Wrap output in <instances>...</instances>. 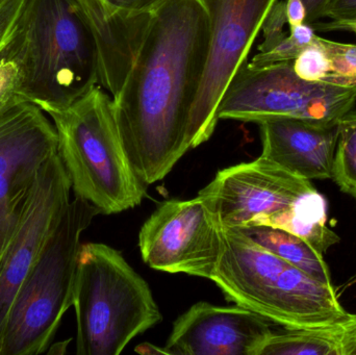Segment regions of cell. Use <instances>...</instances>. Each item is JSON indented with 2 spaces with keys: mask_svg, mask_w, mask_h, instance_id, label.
<instances>
[{
  "mask_svg": "<svg viewBox=\"0 0 356 355\" xmlns=\"http://www.w3.org/2000/svg\"><path fill=\"white\" fill-rule=\"evenodd\" d=\"M211 17L201 0L154 10L131 70L113 96L129 162L146 185L193 148L191 116L209 58Z\"/></svg>",
  "mask_w": 356,
  "mask_h": 355,
  "instance_id": "1",
  "label": "cell"
},
{
  "mask_svg": "<svg viewBox=\"0 0 356 355\" xmlns=\"http://www.w3.org/2000/svg\"><path fill=\"white\" fill-rule=\"evenodd\" d=\"M13 47L22 70L20 97L46 114L98 85L97 44L76 0H27Z\"/></svg>",
  "mask_w": 356,
  "mask_h": 355,
  "instance_id": "2",
  "label": "cell"
},
{
  "mask_svg": "<svg viewBox=\"0 0 356 355\" xmlns=\"http://www.w3.org/2000/svg\"><path fill=\"white\" fill-rule=\"evenodd\" d=\"M47 115L75 196L106 215L141 204L146 185L129 162L108 92L95 85L68 108Z\"/></svg>",
  "mask_w": 356,
  "mask_h": 355,
  "instance_id": "3",
  "label": "cell"
},
{
  "mask_svg": "<svg viewBox=\"0 0 356 355\" xmlns=\"http://www.w3.org/2000/svg\"><path fill=\"white\" fill-rule=\"evenodd\" d=\"M73 306L79 355L120 354L163 319L145 279L102 243L81 244Z\"/></svg>",
  "mask_w": 356,
  "mask_h": 355,
  "instance_id": "4",
  "label": "cell"
},
{
  "mask_svg": "<svg viewBox=\"0 0 356 355\" xmlns=\"http://www.w3.org/2000/svg\"><path fill=\"white\" fill-rule=\"evenodd\" d=\"M100 210L75 196L21 287L8 317L0 355L46 354L73 306L81 236Z\"/></svg>",
  "mask_w": 356,
  "mask_h": 355,
  "instance_id": "5",
  "label": "cell"
},
{
  "mask_svg": "<svg viewBox=\"0 0 356 355\" xmlns=\"http://www.w3.org/2000/svg\"><path fill=\"white\" fill-rule=\"evenodd\" d=\"M356 104V85L309 81L293 62L253 66L245 63L226 89L218 119L259 123L293 118L323 124L340 122Z\"/></svg>",
  "mask_w": 356,
  "mask_h": 355,
  "instance_id": "6",
  "label": "cell"
},
{
  "mask_svg": "<svg viewBox=\"0 0 356 355\" xmlns=\"http://www.w3.org/2000/svg\"><path fill=\"white\" fill-rule=\"evenodd\" d=\"M144 262L154 270L211 281L222 249L220 222L209 200L163 202L139 233Z\"/></svg>",
  "mask_w": 356,
  "mask_h": 355,
  "instance_id": "7",
  "label": "cell"
},
{
  "mask_svg": "<svg viewBox=\"0 0 356 355\" xmlns=\"http://www.w3.org/2000/svg\"><path fill=\"white\" fill-rule=\"evenodd\" d=\"M47 116L22 97L0 108V266L40 168L58 152Z\"/></svg>",
  "mask_w": 356,
  "mask_h": 355,
  "instance_id": "8",
  "label": "cell"
},
{
  "mask_svg": "<svg viewBox=\"0 0 356 355\" xmlns=\"http://www.w3.org/2000/svg\"><path fill=\"white\" fill-rule=\"evenodd\" d=\"M277 0H215L209 10V58L197 94L191 133L193 148L211 139L217 126L218 108L230 81L246 63L264 20Z\"/></svg>",
  "mask_w": 356,
  "mask_h": 355,
  "instance_id": "9",
  "label": "cell"
},
{
  "mask_svg": "<svg viewBox=\"0 0 356 355\" xmlns=\"http://www.w3.org/2000/svg\"><path fill=\"white\" fill-rule=\"evenodd\" d=\"M70 179L58 152L40 168L0 266V347L15 299L70 204Z\"/></svg>",
  "mask_w": 356,
  "mask_h": 355,
  "instance_id": "10",
  "label": "cell"
},
{
  "mask_svg": "<svg viewBox=\"0 0 356 355\" xmlns=\"http://www.w3.org/2000/svg\"><path fill=\"white\" fill-rule=\"evenodd\" d=\"M314 190L311 181L261 156L220 170L199 194L209 200L222 226L247 229L263 226L270 217Z\"/></svg>",
  "mask_w": 356,
  "mask_h": 355,
  "instance_id": "11",
  "label": "cell"
},
{
  "mask_svg": "<svg viewBox=\"0 0 356 355\" xmlns=\"http://www.w3.org/2000/svg\"><path fill=\"white\" fill-rule=\"evenodd\" d=\"M270 324L238 306L198 302L177 319L165 348L169 355H257Z\"/></svg>",
  "mask_w": 356,
  "mask_h": 355,
  "instance_id": "12",
  "label": "cell"
},
{
  "mask_svg": "<svg viewBox=\"0 0 356 355\" xmlns=\"http://www.w3.org/2000/svg\"><path fill=\"white\" fill-rule=\"evenodd\" d=\"M220 233L221 254L211 281L228 302L259 315L289 264L243 229L220 224Z\"/></svg>",
  "mask_w": 356,
  "mask_h": 355,
  "instance_id": "13",
  "label": "cell"
},
{
  "mask_svg": "<svg viewBox=\"0 0 356 355\" xmlns=\"http://www.w3.org/2000/svg\"><path fill=\"white\" fill-rule=\"evenodd\" d=\"M339 123L293 118L261 121L257 123L263 145L261 156L307 181L332 179Z\"/></svg>",
  "mask_w": 356,
  "mask_h": 355,
  "instance_id": "14",
  "label": "cell"
},
{
  "mask_svg": "<svg viewBox=\"0 0 356 355\" xmlns=\"http://www.w3.org/2000/svg\"><path fill=\"white\" fill-rule=\"evenodd\" d=\"M97 44L98 85L115 96L131 70L154 13L116 10L104 0H76Z\"/></svg>",
  "mask_w": 356,
  "mask_h": 355,
  "instance_id": "15",
  "label": "cell"
},
{
  "mask_svg": "<svg viewBox=\"0 0 356 355\" xmlns=\"http://www.w3.org/2000/svg\"><path fill=\"white\" fill-rule=\"evenodd\" d=\"M349 314L334 285L322 283L289 264L259 315L286 329H307L337 322Z\"/></svg>",
  "mask_w": 356,
  "mask_h": 355,
  "instance_id": "16",
  "label": "cell"
},
{
  "mask_svg": "<svg viewBox=\"0 0 356 355\" xmlns=\"http://www.w3.org/2000/svg\"><path fill=\"white\" fill-rule=\"evenodd\" d=\"M356 355V314L322 327L273 331L257 355Z\"/></svg>",
  "mask_w": 356,
  "mask_h": 355,
  "instance_id": "17",
  "label": "cell"
},
{
  "mask_svg": "<svg viewBox=\"0 0 356 355\" xmlns=\"http://www.w3.org/2000/svg\"><path fill=\"white\" fill-rule=\"evenodd\" d=\"M263 226L282 229L307 242L324 256L340 237L327 225V204L317 190L307 192L289 208L270 217Z\"/></svg>",
  "mask_w": 356,
  "mask_h": 355,
  "instance_id": "18",
  "label": "cell"
},
{
  "mask_svg": "<svg viewBox=\"0 0 356 355\" xmlns=\"http://www.w3.org/2000/svg\"><path fill=\"white\" fill-rule=\"evenodd\" d=\"M241 229L266 249L286 261L288 264L300 269L309 276L322 283L334 285L324 256L318 254L300 238L288 231L268 226H253Z\"/></svg>",
  "mask_w": 356,
  "mask_h": 355,
  "instance_id": "19",
  "label": "cell"
},
{
  "mask_svg": "<svg viewBox=\"0 0 356 355\" xmlns=\"http://www.w3.org/2000/svg\"><path fill=\"white\" fill-rule=\"evenodd\" d=\"M338 144L332 179L341 191L356 199V112L351 110L339 123Z\"/></svg>",
  "mask_w": 356,
  "mask_h": 355,
  "instance_id": "20",
  "label": "cell"
},
{
  "mask_svg": "<svg viewBox=\"0 0 356 355\" xmlns=\"http://www.w3.org/2000/svg\"><path fill=\"white\" fill-rule=\"evenodd\" d=\"M316 37L293 62L296 74L309 81H330L340 85H356V77L334 72L327 53L318 43Z\"/></svg>",
  "mask_w": 356,
  "mask_h": 355,
  "instance_id": "21",
  "label": "cell"
},
{
  "mask_svg": "<svg viewBox=\"0 0 356 355\" xmlns=\"http://www.w3.org/2000/svg\"><path fill=\"white\" fill-rule=\"evenodd\" d=\"M315 37V29L307 23L290 27V35L269 51L255 54L250 64L253 66H266L275 63L294 62Z\"/></svg>",
  "mask_w": 356,
  "mask_h": 355,
  "instance_id": "22",
  "label": "cell"
},
{
  "mask_svg": "<svg viewBox=\"0 0 356 355\" xmlns=\"http://www.w3.org/2000/svg\"><path fill=\"white\" fill-rule=\"evenodd\" d=\"M22 70L15 54L13 39L3 56L0 58V108L20 97Z\"/></svg>",
  "mask_w": 356,
  "mask_h": 355,
  "instance_id": "23",
  "label": "cell"
},
{
  "mask_svg": "<svg viewBox=\"0 0 356 355\" xmlns=\"http://www.w3.org/2000/svg\"><path fill=\"white\" fill-rule=\"evenodd\" d=\"M316 40L327 53L334 73L356 77V45L330 41L318 35Z\"/></svg>",
  "mask_w": 356,
  "mask_h": 355,
  "instance_id": "24",
  "label": "cell"
},
{
  "mask_svg": "<svg viewBox=\"0 0 356 355\" xmlns=\"http://www.w3.org/2000/svg\"><path fill=\"white\" fill-rule=\"evenodd\" d=\"M288 23L286 2L276 1L270 8L261 25L264 42L259 47V52H266L275 47L288 33H284V25Z\"/></svg>",
  "mask_w": 356,
  "mask_h": 355,
  "instance_id": "25",
  "label": "cell"
},
{
  "mask_svg": "<svg viewBox=\"0 0 356 355\" xmlns=\"http://www.w3.org/2000/svg\"><path fill=\"white\" fill-rule=\"evenodd\" d=\"M324 18L330 19V22H316L311 26L315 31H330L334 25L356 20V0H328Z\"/></svg>",
  "mask_w": 356,
  "mask_h": 355,
  "instance_id": "26",
  "label": "cell"
},
{
  "mask_svg": "<svg viewBox=\"0 0 356 355\" xmlns=\"http://www.w3.org/2000/svg\"><path fill=\"white\" fill-rule=\"evenodd\" d=\"M104 1L116 10L145 14V13H154L168 0H104Z\"/></svg>",
  "mask_w": 356,
  "mask_h": 355,
  "instance_id": "27",
  "label": "cell"
},
{
  "mask_svg": "<svg viewBox=\"0 0 356 355\" xmlns=\"http://www.w3.org/2000/svg\"><path fill=\"white\" fill-rule=\"evenodd\" d=\"M286 8L289 26H296L305 23L307 13L302 0H286Z\"/></svg>",
  "mask_w": 356,
  "mask_h": 355,
  "instance_id": "28",
  "label": "cell"
},
{
  "mask_svg": "<svg viewBox=\"0 0 356 355\" xmlns=\"http://www.w3.org/2000/svg\"><path fill=\"white\" fill-rule=\"evenodd\" d=\"M302 2L307 13L305 23L312 25L324 18V10L327 6L328 0H302Z\"/></svg>",
  "mask_w": 356,
  "mask_h": 355,
  "instance_id": "29",
  "label": "cell"
},
{
  "mask_svg": "<svg viewBox=\"0 0 356 355\" xmlns=\"http://www.w3.org/2000/svg\"><path fill=\"white\" fill-rule=\"evenodd\" d=\"M13 37V28L10 23L0 16V58L6 51Z\"/></svg>",
  "mask_w": 356,
  "mask_h": 355,
  "instance_id": "30",
  "label": "cell"
},
{
  "mask_svg": "<svg viewBox=\"0 0 356 355\" xmlns=\"http://www.w3.org/2000/svg\"><path fill=\"white\" fill-rule=\"evenodd\" d=\"M135 352L141 354H168L166 348H160L149 343L140 344Z\"/></svg>",
  "mask_w": 356,
  "mask_h": 355,
  "instance_id": "31",
  "label": "cell"
},
{
  "mask_svg": "<svg viewBox=\"0 0 356 355\" xmlns=\"http://www.w3.org/2000/svg\"><path fill=\"white\" fill-rule=\"evenodd\" d=\"M350 31L356 35V20L350 21V22L342 23V24L334 25L330 31Z\"/></svg>",
  "mask_w": 356,
  "mask_h": 355,
  "instance_id": "32",
  "label": "cell"
},
{
  "mask_svg": "<svg viewBox=\"0 0 356 355\" xmlns=\"http://www.w3.org/2000/svg\"><path fill=\"white\" fill-rule=\"evenodd\" d=\"M201 1L203 2V4H204L205 8H207V10L211 8V6H213V2H215V0H201Z\"/></svg>",
  "mask_w": 356,
  "mask_h": 355,
  "instance_id": "33",
  "label": "cell"
}]
</instances>
